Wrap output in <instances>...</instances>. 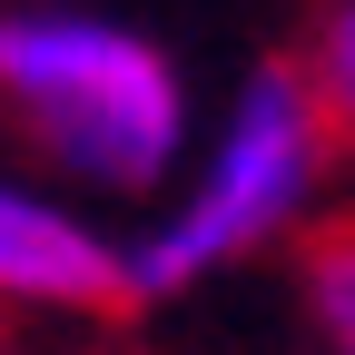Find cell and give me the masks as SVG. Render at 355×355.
Returning <instances> with one entry per match:
<instances>
[{
	"label": "cell",
	"mask_w": 355,
	"mask_h": 355,
	"mask_svg": "<svg viewBox=\"0 0 355 355\" xmlns=\"http://www.w3.org/2000/svg\"><path fill=\"white\" fill-rule=\"evenodd\" d=\"M306 316H316L326 345L355 355V227L316 237V257H306Z\"/></svg>",
	"instance_id": "cell-4"
},
{
	"label": "cell",
	"mask_w": 355,
	"mask_h": 355,
	"mask_svg": "<svg viewBox=\"0 0 355 355\" xmlns=\"http://www.w3.org/2000/svg\"><path fill=\"white\" fill-rule=\"evenodd\" d=\"M0 109H10L40 158L69 168L99 198H148L168 188L198 148L188 79L148 30L69 0H20L0 10Z\"/></svg>",
	"instance_id": "cell-1"
},
{
	"label": "cell",
	"mask_w": 355,
	"mask_h": 355,
	"mask_svg": "<svg viewBox=\"0 0 355 355\" xmlns=\"http://www.w3.org/2000/svg\"><path fill=\"white\" fill-rule=\"evenodd\" d=\"M326 89L296 79V69H257L227 119L207 128V158L178 178V198L148 217L139 237H119V296L128 306H168L188 296L198 277L237 266L257 247H277L306 198H316V168H326Z\"/></svg>",
	"instance_id": "cell-2"
},
{
	"label": "cell",
	"mask_w": 355,
	"mask_h": 355,
	"mask_svg": "<svg viewBox=\"0 0 355 355\" xmlns=\"http://www.w3.org/2000/svg\"><path fill=\"white\" fill-rule=\"evenodd\" d=\"M316 89H326V109L355 119V0H336L326 10V40H316Z\"/></svg>",
	"instance_id": "cell-5"
},
{
	"label": "cell",
	"mask_w": 355,
	"mask_h": 355,
	"mask_svg": "<svg viewBox=\"0 0 355 355\" xmlns=\"http://www.w3.org/2000/svg\"><path fill=\"white\" fill-rule=\"evenodd\" d=\"M0 296L10 306H119V247L79 207L0 178Z\"/></svg>",
	"instance_id": "cell-3"
}]
</instances>
